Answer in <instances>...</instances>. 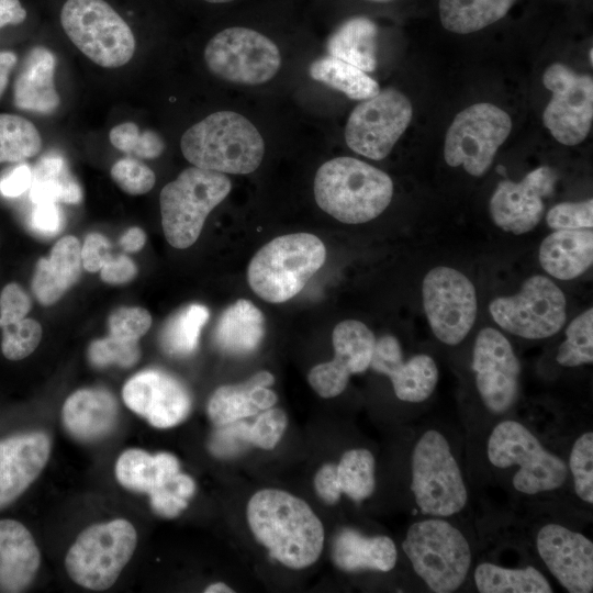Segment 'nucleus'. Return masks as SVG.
I'll list each match as a JSON object with an SVG mask.
<instances>
[{"mask_svg": "<svg viewBox=\"0 0 593 593\" xmlns=\"http://www.w3.org/2000/svg\"><path fill=\"white\" fill-rule=\"evenodd\" d=\"M109 239L99 233H90L86 236L81 246L82 268L88 272H98L112 256Z\"/></svg>", "mask_w": 593, "mask_h": 593, "instance_id": "obj_53", "label": "nucleus"}, {"mask_svg": "<svg viewBox=\"0 0 593 593\" xmlns=\"http://www.w3.org/2000/svg\"><path fill=\"white\" fill-rule=\"evenodd\" d=\"M56 58L44 46L33 47L25 55L13 85L14 105L24 111L51 114L60 98L55 87Z\"/></svg>", "mask_w": 593, "mask_h": 593, "instance_id": "obj_24", "label": "nucleus"}, {"mask_svg": "<svg viewBox=\"0 0 593 593\" xmlns=\"http://www.w3.org/2000/svg\"><path fill=\"white\" fill-rule=\"evenodd\" d=\"M536 548L547 569L568 592L593 591V544L588 537L549 523L537 532Z\"/></svg>", "mask_w": 593, "mask_h": 593, "instance_id": "obj_20", "label": "nucleus"}, {"mask_svg": "<svg viewBox=\"0 0 593 593\" xmlns=\"http://www.w3.org/2000/svg\"><path fill=\"white\" fill-rule=\"evenodd\" d=\"M538 258L542 269L559 280L582 276L593 264L592 230H559L545 237Z\"/></svg>", "mask_w": 593, "mask_h": 593, "instance_id": "obj_29", "label": "nucleus"}, {"mask_svg": "<svg viewBox=\"0 0 593 593\" xmlns=\"http://www.w3.org/2000/svg\"><path fill=\"white\" fill-rule=\"evenodd\" d=\"M41 555L29 529L18 521H0V592L24 591L34 580Z\"/></svg>", "mask_w": 593, "mask_h": 593, "instance_id": "obj_25", "label": "nucleus"}, {"mask_svg": "<svg viewBox=\"0 0 593 593\" xmlns=\"http://www.w3.org/2000/svg\"><path fill=\"white\" fill-rule=\"evenodd\" d=\"M367 1H372V2H389V1H392V0H367Z\"/></svg>", "mask_w": 593, "mask_h": 593, "instance_id": "obj_63", "label": "nucleus"}, {"mask_svg": "<svg viewBox=\"0 0 593 593\" xmlns=\"http://www.w3.org/2000/svg\"><path fill=\"white\" fill-rule=\"evenodd\" d=\"M402 548L415 573L435 593H451L465 582L472 552L465 535L440 517L413 523Z\"/></svg>", "mask_w": 593, "mask_h": 593, "instance_id": "obj_5", "label": "nucleus"}, {"mask_svg": "<svg viewBox=\"0 0 593 593\" xmlns=\"http://www.w3.org/2000/svg\"><path fill=\"white\" fill-rule=\"evenodd\" d=\"M194 489L193 480L178 472L165 485L148 494L152 508L160 516L175 517L187 507Z\"/></svg>", "mask_w": 593, "mask_h": 593, "instance_id": "obj_46", "label": "nucleus"}, {"mask_svg": "<svg viewBox=\"0 0 593 593\" xmlns=\"http://www.w3.org/2000/svg\"><path fill=\"white\" fill-rule=\"evenodd\" d=\"M178 472L179 462L174 455H149L137 448L122 452L115 465V475L121 485L147 494L165 485Z\"/></svg>", "mask_w": 593, "mask_h": 593, "instance_id": "obj_32", "label": "nucleus"}, {"mask_svg": "<svg viewBox=\"0 0 593 593\" xmlns=\"http://www.w3.org/2000/svg\"><path fill=\"white\" fill-rule=\"evenodd\" d=\"M475 588L481 593H551L552 586L535 567L505 568L482 562L474 570Z\"/></svg>", "mask_w": 593, "mask_h": 593, "instance_id": "obj_36", "label": "nucleus"}, {"mask_svg": "<svg viewBox=\"0 0 593 593\" xmlns=\"http://www.w3.org/2000/svg\"><path fill=\"white\" fill-rule=\"evenodd\" d=\"M81 245L75 236L58 239L48 257L41 258L32 278V291L43 305L57 302L79 279Z\"/></svg>", "mask_w": 593, "mask_h": 593, "instance_id": "obj_28", "label": "nucleus"}, {"mask_svg": "<svg viewBox=\"0 0 593 593\" xmlns=\"http://www.w3.org/2000/svg\"><path fill=\"white\" fill-rule=\"evenodd\" d=\"M137 275V267L126 255L111 256L100 269L101 280L109 284H123Z\"/></svg>", "mask_w": 593, "mask_h": 593, "instance_id": "obj_54", "label": "nucleus"}, {"mask_svg": "<svg viewBox=\"0 0 593 593\" xmlns=\"http://www.w3.org/2000/svg\"><path fill=\"white\" fill-rule=\"evenodd\" d=\"M29 190L34 204L42 202L77 204L82 200L79 182L65 159L57 154L44 155L32 168Z\"/></svg>", "mask_w": 593, "mask_h": 593, "instance_id": "obj_34", "label": "nucleus"}, {"mask_svg": "<svg viewBox=\"0 0 593 593\" xmlns=\"http://www.w3.org/2000/svg\"><path fill=\"white\" fill-rule=\"evenodd\" d=\"M546 222L553 231L592 230L593 200L559 203L548 211Z\"/></svg>", "mask_w": 593, "mask_h": 593, "instance_id": "obj_48", "label": "nucleus"}, {"mask_svg": "<svg viewBox=\"0 0 593 593\" xmlns=\"http://www.w3.org/2000/svg\"><path fill=\"white\" fill-rule=\"evenodd\" d=\"M119 406L112 393L104 389H80L64 403L61 417L75 438L92 441L109 435L118 422Z\"/></svg>", "mask_w": 593, "mask_h": 593, "instance_id": "obj_26", "label": "nucleus"}, {"mask_svg": "<svg viewBox=\"0 0 593 593\" xmlns=\"http://www.w3.org/2000/svg\"><path fill=\"white\" fill-rule=\"evenodd\" d=\"M314 488L325 503H336L342 494L337 478V466L334 463L322 466L314 477Z\"/></svg>", "mask_w": 593, "mask_h": 593, "instance_id": "obj_56", "label": "nucleus"}, {"mask_svg": "<svg viewBox=\"0 0 593 593\" xmlns=\"http://www.w3.org/2000/svg\"><path fill=\"white\" fill-rule=\"evenodd\" d=\"M374 468V457L368 449L347 450L337 465V478L342 493L355 501L369 497L376 486Z\"/></svg>", "mask_w": 593, "mask_h": 593, "instance_id": "obj_40", "label": "nucleus"}, {"mask_svg": "<svg viewBox=\"0 0 593 593\" xmlns=\"http://www.w3.org/2000/svg\"><path fill=\"white\" fill-rule=\"evenodd\" d=\"M32 181V168L20 164L0 179V192L7 198H15L27 191Z\"/></svg>", "mask_w": 593, "mask_h": 593, "instance_id": "obj_57", "label": "nucleus"}, {"mask_svg": "<svg viewBox=\"0 0 593 593\" xmlns=\"http://www.w3.org/2000/svg\"><path fill=\"white\" fill-rule=\"evenodd\" d=\"M49 437L43 432L0 439V511L19 499L48 461Z\"/></svg>", "mask_w": 593, "mask_h": 593, "instance_id": "obj_23", "label": "nucleus"}, {"mask_svg": "<svg viewBox=\"0 0 593 593\" xmlns=\"http://www.w3.org/2000/svg\"><path fill=\"white\" fill-rule=\"evenodd\" d=\"M109 139L116 149L143 159L157 158L165 149L159 134L152 130L141 132L134 122H124L112 127Z\"/></svg>", "mask_w": 593, "mask_h": 593, "instance_id": "obj_42", "label": "nucleus"}, {"mask_svg": "<svg viewBox=\"0 0 593 593\" xmlns=\"http://www.w3.org/2000/svg\"><path fill=\"white\" fill-rule=\"evenodd\" d=\"M139 356L137 340H125L111 335L92 342L88 348L89 361L96 367L119 365L130 368L138 361Z\"/></svg>", "mask_w": 593, "mask_h": 593, "instance_id": "obj_45", "label": "nucleus"}, {"mask_svg": "<svg viewBox=\"0 0 593 593\" xmlns=\"http://www.w3.org/2000/svg\"><path fill=\"white\" fill-rule=\"evenodd\" d=\"M217 427L210 441V449L214 455L231 456L250 444L248 423L239 419Z\"/></svg>", "mask_w": 593, "mask_h": 593, "instance_id": "obj_51", "label": "nucleus"}, {"mask_svg": "<svg viewBox=\"0 0 593 593\" xmlns=\"http://www.w3.org/2000/svg\"><path fill=\"white\" fill-rule=\"evenodd\" d=\"M128 409L157 428H169L182 422L191 410L187 388L171 374L147 369L133 376L122 390Z\"/></svg>", "mask_w": 593, "mask_h": 593, "instance_id": "obj_21", "label": "nucleus"}, {"mask_svg": "<svg viewBox=\"0 0 593 593\" xmlns=\"http://www.w3.org/2000/svg\"><path fill=\"white\" fill-rule=\"evenodd\" d=\"M152 325L150 313L139 306H122L111 313L108 321L111 336L138 340Z\"/></svg>", "mask_w": 593, "mask_h": 593, "instance_id": "obj_49", "label": "nucleus"}, {"mask_svg": "<svg viewBox=\"0 0 593 593\" xmlns=\"http://www.w3.org/2000/svg\"><path fill=\"white\" fill-rule=\"evenodd\" d=\"M18 57L13 52H0V98L3 94L10 78V72L16 64Z\"/></svg>", "mask_w": 593, "mask_h": 593, "instance_id": "obj_60", "label": "nucleus"}, {"mask_svg": "<svg viewBox=\"0 0 593 593\" xmlns=\"http://www.w3.org/2000/svg\"><path fill=\"white\" fill-rule=\"evenodd\" d=\"M332 342L334 358L314 366L307 374L311 387L326 399L339 395L350 374L370 367L376 337L362 322L346 320L334 327Z\"/></svg>", "mask_w": 593, "mask_h": 593, "instance_id": "obj_19", "label": "nucleus"}, {"mask_svg": "<svg viewBox=\"0 0 593 593\" xmlns=\"http://www.w3.org/2000/svg\"><path fill=\"white\" fill-rule=\"evenodd\" d=\"M557 174L549 166H540L523 180H502L490 199V215L501 230L522 235L530 232L541 221L544 198L555 190Z\"/></svg>", "mask_w": 593, "mask_h": 593, "instance_id": "obj_18", "label": "nucleus"}, {"mask_svg": "<svg viewBox=\"0 0 593 593\" xmlns=\"http://www.w3.org/2000/svg\"><path fill=\"white\" fill-rule=\"evenodd\" d=\"M552 97L544 110L542 121L561 144L572 146L589 134L593 121V80L556 63L542 76Z\"/></svg>", "mask_w": 593, "mask_h": 593, "instance_id": "obj_16", "label": "nucleus"}, {"mask_svg": "<svg viewBox=\"0 0 593 593\" xmlns=\"http://www.w3.org/2000/svg\"><path fill=\"white\" fill-rule=\"evenodd\" d=\"M309 72L312 79L338 90L353 100H365L379 91L378 82L363 70L333 56L314 60Z\"/></svg>", "mask_w": 593, "mask_h": 593, "instance_id": "obj_37", "label": "nucleus"}, {"mask_svg": "<svg viewBox=\"0 0 593 593\" xmlns=\"http://www.w3.org/2000/svg\"><path fill=\"white\" fill-rule=\"evenodd\" d=\"M204 1L210 2V3H225L233 0H204Z\"/></svg>", "mask_w": 593, "mask_h": 593, "instance_id": "obj_62", "label": "nucleus"}, {"mask_svg": "<svg viewBox=\"0 0 593 593\" xmlns=\"http://www.w3.org/2000/svg\"><path fill=\"white\" fill-rule=\"evenodd\" d=\"M287 415L281 409H267L249 424L250 444L262 449H272L287 427Z\"/></svg>", "mask_w": 593, "mask_h": 593, "instance_id": "obj_50", "label": "nucleus"}, {"mask_svg": "<svg viewBox=\"0 0 593 593\" xmlns=\"http://www.w3.org/2000/svg\"><path fill=\"white\" fill-rule=\"evenodd\" d=\"M472 370L484 406L495 415L518 399L521 365L510 340L497 329L482 328L472 350Z\"/></svg>", "mask_w": 593, "mask_h": 593, "instance_id": "obj_17", "label": "nucleus"}, {"mask_svg": "<svg viewBox=\"0 0 593 593\" xmlns=\"http://www.w3.org/2000/svg\"><path fill=\"white\" fill-rule=\"evenodd\" d=\"M136 542V530L126 519L116 518L89 526L79 534L66 555L67 573L86 589H109L132 558Z\"/></svg>", "mask_w": 593, "mask_h": 593, "instance_id": "obj_10", "label": "nucleus"}, {"mask_svg": "<svg viewBox=\"0 0 593 593\" xmlns=\"http://www.w3.org/2000/svg\"><path fill=\"white\" fill-rule=\"evenodd\" d=\"M1 350L9 360H21L31 355L42 338V326L25 317L16 323L2 326Z\"/></svg>", "mask_w": 593, "mask_h": 593, "instance_id": "obj_44", "label": "nucleus"}, {"mask_svg": "<svg viewBox=\"0 0 593 593\" xmlns=\"http://www.w3.org/2000/svg\"><path fill=\"white\" fill-rule=\"evenodd\" d=\"M204 60L216 77L255 86L270 80L279 70L278 46L264 34L247 27H228L206 44Z\"/></svg>", "mask_w": 593, "mask_h": 593, "instance_id": "obj_13", "label": "nucleus"}, {"mask_svg": "<svg viewBox=\"0 0 593 593\" xmlns=\"http://www.w3.org/2000/svg\"><path fill=\"white\" fill-rule=\"evenodd\" d=\"M511 128L510 115L496 105L480 102L468 107L456 115L447 131L446 163L451 167L462 166L471 176H483Z\"/></svg>", "mask_w": 593, "mask_h": 593, "instance_id": "obj_12", "label": "nucleus"}, {"mask_svg": "<svg viewBox=\"0 0 593 593\" xmlns=\"http://www.w3.org/2000/svg\"><path fill=\"white\" fill-rule=\"evenodd\" d=\"M486 454L496 468H518L513 486L523 494L555 491L568 478L567 462L547 450L525 425L513 419L503 421L493 428Z\"/></svg>", "mask_w": 593, "mask_h": 593, "instance_id": "obj_8", "label": "nucleus"}, {"mask_svg": "<svg viewBox=\"0 0 593 593\" xmlns=\"http://www.w3.org/2000/svg\"><path fill=\"white\" fill-rule=\"evenodd\" d=\"M422 298L437 339L449 346L460 344L477 318V292L471 280L457 269L435 267L423 279Z\"/></svg>", "mask_w": 593, "mask_h": 593, "instance_id": "obj_14", "label": "nucleus"}, {"mask_svg": "<svg viewBox=\"0 0 593 593\" xmlns=\"http://www.w3.org/2000/svg\"><path fill=\"white\" fill-rule=\"evenodd\" d=\"M411 101L395 89L362 100L350 113L345 139L355 153L373 160L385 158L409 126Z\"/></svg>", "mask_w": 593, "mask_h": 593, "instance_id": "obj_15", "label": "nucleus"}, {"mask_svg": "<svg viewBox=\"0 0 593 593\" xmlns=\"http://www.w3.org/2000/svg\"><path fill=\"white\" fill-rule=\"evenodd\" d=\"M323 242L310 233L273 238L251 258L247 279L251 290L270 303H282L296 295L324 265Z\"/></svg>", "mask_w": 593, "mask_h": 593, "instance_id": "obj_4", "label": "nucleus"}, {"mask_svg": "<svg viewBox=\"0 0 593 593\" xmlns=\"http://www.w3.org/2000/svg\"><path fill=\"white\" fill-rule=\"evenodd\" d=\"M224 174L195 166L181 171L160 191L161 225L167 242L184 249L195 243L205 219L230 193Z\"/></svg>", "mask_w": 593, "mask_h": 593, "instance_id": "obj_6", "label": "nucleus"}, {"mask_svg": "<svg viewBox=\"0 0 593 593\" xmlns=\"http://www.w3.org/2000/svg\"><path fill=\"white\" fill-rule=\"evenodd\" d=\"M377 25L371 20L350 18L332 33L327 52L365 72L373 71L377 67Z\"/></svg>", "mask_w": 593, "mask_h": 593, "instance_id": "obj_33", "label": "nucleus"}, {"mask_svg": "<svg viewBox=\"0 0 593 593\" xmlns=\"http://www.w3.org/2000/svg\"><path fill=\"white\" fill-rule=\"evenodd\" d=\"M60 23L74 45L101 67H121L134 55L131 27L104 0H67Z\"/></svg>", "mask_w": 593, "mask_h": 593, "instance_id": "obj_9", "label": "nucleus"}, {"mask_svg": "<svg viewBox=\"0 0 593 593\" xmlns=\"http://www.w3.org/2000/svg\"><path fill=\"white\" fill-rule=\"evenodd\" d=\"M592 52L593 49H590V61L592 63Z\"/></svg>", "mask_w": 593, "mask_h": 593, "instance_id": "obj_64", "label": "nucleus"}, {"mask_svg": "<svg viewBox=\"0 0 593 593\" xmlns=\"http://www.w3.org/2000/svg\"><path fill=\"white\" fill-rule=\"evenodd\" d=\"M411 489L421 513L452 516L467 505L468 490L447 438L428 429L416 441L411 458Z\"/></svg>", "mask_w": 593, "mask_h": 593, "instance_id": "obj_7", "label": "nucleus"}, {"mask_svg": "<svg viewBox=\"0 0 593 593\" xmlns=\"http://www.w3.org/2000/svg\"><path fill=\"white\" fill-rule=\"evenodd\" d=\"M209 316V309L203 304L181 307L165 322L159 333L163 350L178 357L192 354L198 348L201 329Z\"/></svg>", "mask_w": 593, "mask_h": 593, "instance_id": "obj_38", "label": "nucleus"}, {"mask_svg": "<svg viewBox=\"0 0 593 593\" xmlns=\"http://www.w3.org/2000/svg\"><path fill=\"white\" fill-rule=\"evenodd\" d=\"M568 470L574 492L585 503L593 504V433L585 432L572 445Z\"/></svg>", "mask_w": 593, "mask_h": 593, "instance_id": "obj_43", "label": "nucleus"}, {"mask_svg": "<svg viewBox=\"0 0 593 593\" xmlns=\"http://www.w3.org/2000/svg\"><path fill=\"white\" fill-rule=\"evenodd\" d=\"M273 381L270 372L259 371L245 382L220 387L208 402L209 417L222 426L272 407L278 398L268 387Z\"/></svg>", "mask_w": 593, "mask_h": 593, "instance_id": "obj_27", "label": "nucleus"}, {"mask_svg": "<svg viewBox=\"0 0 593 593\" xmlns=\"http://www.w3.org/2000/svg\"><path fill=\"white\" fill-rule=\"evenodd\" d=\"M264 334L262 312L253 302L239 299L221 314L214 329V342L226 354L245 355L259 346Z\"/></svg>", "mask_w": 593, "mask_h": 593, "instance_id": "obj_31", "label": "nucleus"}, {"mask_svg": "<svg viewBox=\"0 0 593 593\" xmlns=\"http://www.w3.org/2000/svg\"><path fill=\"white\" fill-rule=\"evenodd\" d=\"M563 292L548 277L535 275L521 290L490 302L494 322L504 331L526 339H542L557 334L567 317Z\"/></svg>", "mask_w": 593, "mask_h": 593, "instance_id": "obj_11", "label": "nucleus"}, {"mask_svg": "<svg viewBox=\"0 0 593 593\" xmlns=\"http://www.w3.org/2000/svg\"><path fill=\"white\" fill-rule=\"evenodd\" d=\"M557 362L567 368L593 362V309L574 317L566 328V339L558 348Z\"/></svg>", "mask_w": 593, "mask_h": 593, "instance_id": "obj_41", "label": "nucleus"}, {"mask_svg": "<svg viewBox=\"0 0 593 593\" xmlns=\"http://www.w3.org/2000/svg\"><path fill=\"white\" fill-rule=\"evenodd\" d=\"M247 521L256 539L282 564L303 569L318 559L324 528L303 500L281 490H260L248 502Z\"/></svg>", "mask_w": 593, "mask_h": 593, "instance_id": "obj_1", "label": "nucleus"}, {"mask_svg": "<svg viewBox=\"0 0 593 593\" xmlns=\"http://www.w3.org/2000/svg\"><path fill=\"white\" fill-rule=\"evenodd\" d=\"M31 307L26 291L16 282L8 283L0 294V327L25 318Z\"/></svg>", "mask_w": 593, "mask_h": 593, "instance_id": "obj_52", "label": "nucleus"}, {"mask_svg": "<svg viewBox=\"0 0 593 593\" xmlns=\"http://www.w3.org/2000/svg\"><path fill=\"white\" fill-rule=\"evenodd\" d=\"M370 367L376 372L388 376L396 398L410 403L427 400L439 377L435 360L426 354H418L403 361L401 344L393 335H383L376 339Z\"/></svg>", "mask_w": 593, "mask_h": 593, "instance_id": "obj_22", "label": "nucleus"}, {"mask_svg": "<svg viewBox=\"0 0 593 593\" xmlns=\"http://www.w3.org/2000/svg\"><path fill=\"white\" fill-rule=\"evenodd\" d=\"M193 166L221 174L246 175L261 164L265 143L256 126L234 111H217L189 127L180 139Z\"/></svg>", "mask_w": 593, "mask_h": 593, "instance_id": "obj_3", "label": "nucleus"}, {"mask_svg": "<svg viewBox=\"0 0 593 593\" xmlns=\"http://www.w3.org/2000/svg\"><path fill=\"white\" fill-rule=\"evenodd\" d=\"M516 0H439L443 26L452 33L468 34L504 18Z\"/></svg>", "mask_w": 593, "mask_h": 593, "instance_id": "obj_35", "label": "nucleus"}, {"mask_svg": "<svg viewBox=\"0 0 593 593\" xmlns=\"http://www.w3.org/2000/svg\"><path fill=\"white\" fill-rule=\"evenodd\" d=\"M113 181L126 193L132 195L145 194L155 184V174L145 164L126 157L118 160L110 171Z\"/></svg>", "mask_w": 593, "mask_h": 593, "instance_id": "obj_47", "label": "nucleus"}, {"mask_svg": "<svg viewBox=\"0 0 593 593\" xmlns=\"http://www.w3.org/2000/svg\"><path fill=\"white\" fill-rule=\"evenodd\" d=\"M317 205L346 224L378 217L390 204L393 182L384 171L353 157L324 163L314 178Z\"/></svg>", "mask_w": 593, "mask_h": 593, "instance_id": "obj_2", "label": "nucleus"}, {"mask_svg": "<svg viewBox=\"0 0 593 593\" xmlns=\"http://www.w3.org/2000/svg\"><path fill=\"white\" fill-rule=\"evenodd\" d=\"M61 224L60 210L57 203L42 202L34 204L31 212L32 227L42 234H55Z\"/></svg>", "mask_w": 593, "mask_h": 593, "instance_id": "obj_55", "label": "nucleus"}, {"mask_svg": "<svg viewBox=\"0 0 593 593\" xmlns=\"http://www.w3.org/2000/svg\"><path fill=\"white\" fill-rule=\"evenodd\" d=\"M146 242L145 232L137 226L128 228L120 238V246L128 253L141 250Z\"/></svg>", "mask_w": 593, "mask_h": 593, "instance_id": "obj_59", "label": "nucleus"}, {"mask_svg": "<svg viewBox=\"0 0 593 593\" xmlns=\"http://www.w3.org/2000/svg\"><path fill=\"white\" fill-rule=\"evenodd\" d=\"M332 558L344 571L388 572L395 567L398 550L388 536L367 537L355 529L344 528L334 538Z\"/></svg>", "mask_w": 593, "mask_h": 593, "instance_id": "obj_30", "label": "nucleus"}, {"mask_svg": "<svg viewBox=\"0 0 593 593\" xmlns=\"http://www.w3.org/2000/svg\"><path fill=\"white\" fill-rule=\"evenodd\" d=\"M26 19V10L19 0H0V29L18 25Z\"/></svg>", "mask_w": 593, "mask_h": 593, "instance_id": "obj_58", "label": "nucleus"}, {"mask_svg": "<svg viewBox=\"0 0 593 593\" xmlns=\"http://www.w3.org/2000/svg\"><path fill=\"white\" fill-rule=\"evenodd\" d=\"M205 593H221V592H224V593H232L234 592V590H232L228 585H226L225 583H222V582H217V583H213L211 585H209L205 590H204Z\"/></svg>", "mask_w": 593, "mask_h": 593, "instance_id": "obj_61", "label": "nucleus"}, {"mask_svg": "<svg viewBox=\"0 0 593 593\" xmlns=\"http://www.w3.org/2000/svg\"><path fill=\"white\" fill-rule=\"evenodd\" d=\"M41 148V134L31 121L0 113V164L23 161L37 155Z\"/></svg>", "mask_w": 593, "mask_h": 593, "instance_id": "obj_39", "label": "nucleus"}]
</instances>
